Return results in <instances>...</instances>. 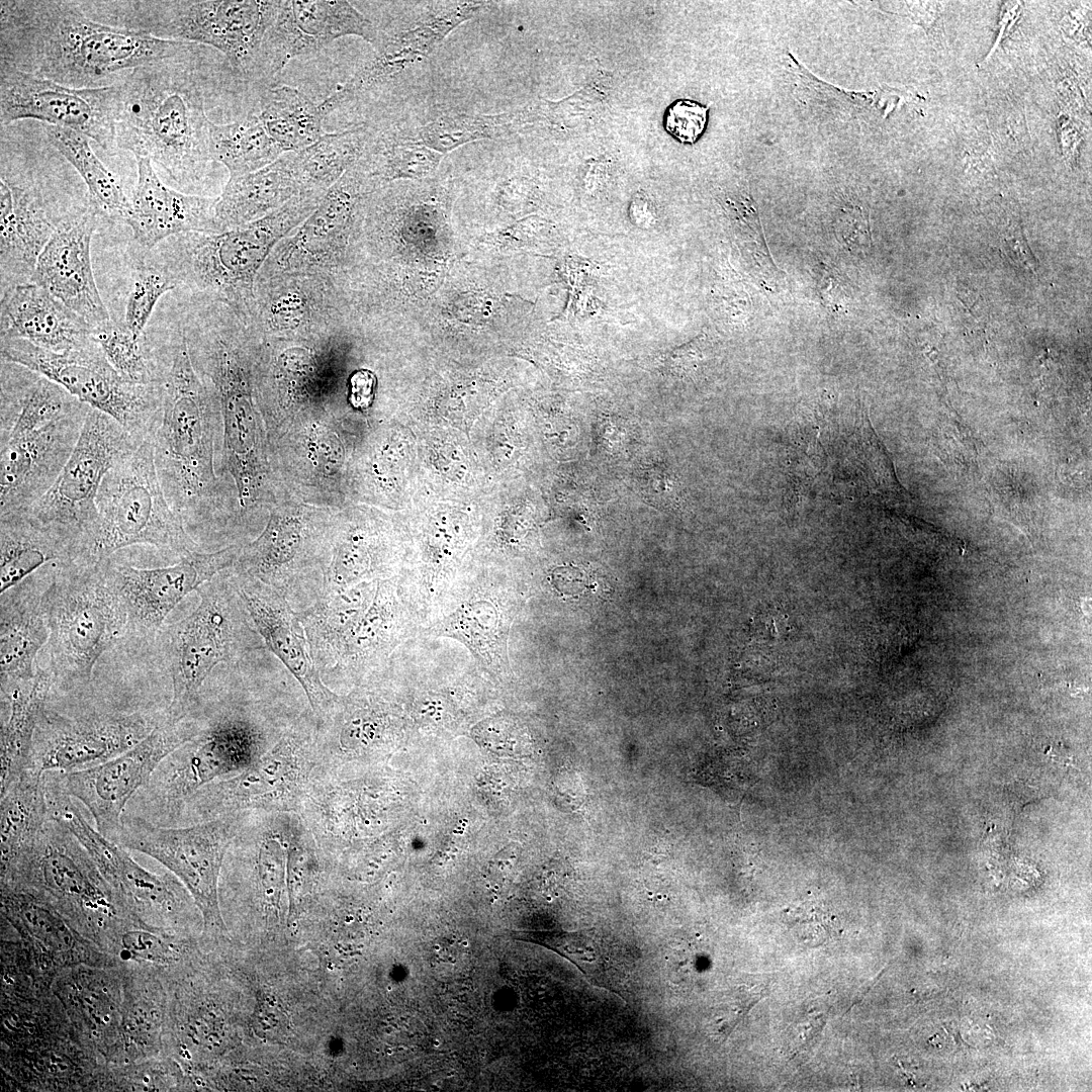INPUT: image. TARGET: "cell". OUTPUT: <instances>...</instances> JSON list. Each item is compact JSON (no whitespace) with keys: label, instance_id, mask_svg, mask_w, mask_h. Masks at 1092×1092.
<instances>
[{"label":"cell","instance_id":"52a82bcc","mask_svg":"<svg viewBox=\"0 0 1092 1092\" xmlns=\"http://www.w3.org/2000/svg\"><path fill=\"white\" fill-rule=\"evenodd\" d=\"M197 593V608L163 632L172 680L165 718L171 723L191 716L201 686L217 664L237 663L266 648L231 577L212 578Z\"/></svg>","mask_w":1092,"mask_h":1092},{"label":"cell","instance_id":"db71d44e","mask_svg":"<svg viewBox=\"0 0 1092 1092\" xmlns=\"http://www.w3.org/2000/svg\"><path fill=\"white\" fill-rule=\"evenodd\" d=\"M763 986L740 985L722 1002L715 1024L719 1034L727 1037L747 1012L763 997Z\"/></svg>","mask_w":1092,"mask_h":1092},{"label":"cell","instance_id":"11a10c76","mask_svg":"<svg viewBox=\"0 0 1092 1092\" xmlns=\"http://www.w3.org/2000/svg\"><path fill=\"white\" fill-rule=\"evenodd\" d=\"M796 933L805 942L821 943L833 935L836 924L828 913L813 906H801L787 915Z\"/></svg>","mask_w":1092,"mask_h":1092},{"label":"cell","instance_id":"ab89813d","mask_svg":"<svg viewBox=\"0 0 1092 1092\" xmlns=\"http://www.w3.org/2000/svg\"><path fill=\"white\" fill-rule=\"evenodd\" d=\"M52 687L49 670L36 666L31 680L1 689L9 707L1 723V791L31 766L36 727Z\"/></svg>","mask_w":1092,"mask_h":1092},{"label":"cell","instance_id":"1f68e13d","mask_svg":"<svg viewBox=\"0 0 1092 1092\" xmlns=\"http://www.w3.org/2000/svg\"><path fill=\"white\" fill-rule=\"evenodd\" d=\"M66 218L51 214L35 185L20 183L1 170L0 294L31 282L39 254Z\"/></svg>","mask_w":1092,"mask_h":1092},{"label":"cell","instance_id":"f546056e","mask_svg":"<svg viewBox=\"0 0 1092 1092\" xmlns=\"http://www.w3.org/2000/svg\"><path fill=\"white\" fill-rule=\"evenodd\" d=\"M331 276L289 272L257 279L251 323L254 331L278 340L306 339L331 330Z\"/></svg>","mask_w":1092,"mask_h":1092},{"label":"cell","instance_id":"9a60e30c","mask_svg":"<svg viewBox=\"0 0 1092 1092\" xmlns=\"http://www.w3.org/2000/svg\"><path fill=\"white\" fill-rule=\"evenodd\" d=\"M202 724L188 717L171 723L165 716L138 744L100 764L57 772L62 789L91 813L96 829L117 843L128 801L151 780L161 762L194 738Z\"/></svg>","mask_w":1092,"mask_h":1092},{"label":"cell","instance_id":"681fc988","mask_svg":"<svg viewBox=\"0 0 1092 1092\" xmlns=\"http://www.w3.org/2000/svg\"><path fill=\"white\" fill-rule=\"evenodd\" d=\"M325 857L300 816L292 813L286 847V885L290 915L296 916L313 887Z\"/></svg>","mask_w":1092,"mask_h":1092},{"label":"cell","instance_id":"83f0119b","mask_svg":"<svg viewBox=\"0 0 1092 1092\" xmlns=\"http://www.w3.org/2000/svg\"><path fill=\"white\" fill-rule=\"evenodd\" d=\"M44 786L51 819L79 840L103 878L130 909L172 908L174 898L167 884L138 864L123 846L94 829L62 789L55 774L46 777Z\"/></svg>","mask_w":1092,"mask_h":1092},{"label":"cell","instance_id":"f6af8a7d","mask_svg":"<svg viewBox=\"0 0 1092 1092\" xmlns=\"http://www.w3.org/2000/svg\"><path fill=\"white\" fill-rule=\"evenodd\" d=\"M46 131L51 145L76 169L85 182L89 202L100 214L124 221L130 200L113 173L93 152L88 138L73 129L55 125H48Z\"/></svg>","mask_w":1092,"mask_h":1092},{"label":"cell","instance_id":"f1b7e54d","mask_svg":"<svg viewBox=\"0 0 1092 1092\" xmlns=\"http://www.w3.org/2000/svg\"><path fill=\"white\" fill-rule=\"evenodd\" d=\"M421 623L402 599L398 575L379 580L373 600L346 638L331 674L359 685L390 663L395 649L419 636ZM328 676V677H329Z\"/></svg>","mask_w":1092,"mask_h":1092},{"label":"cell","instance_id":"816d5d0a","mask_svg":"<svg viewBox=\"0 0 1092 1092\" xmlns=\"http://www.w3.org/2000/svg\"><path fill=\"white\" fill-rule=\"evenodd\" d=\"M708 107L691 100H677L666 112V129L681 143L693 144L707 122Z\"/></svg>","mask_w":1092,"mask_h":1092},{"label":"cell","instance_id":"30bf717a","mask_svg":"<svg viewBox=\"0 0 1092 1092\" xmlns=\"http://www.w3.org/2000/svg\"><path fill=\"white\" fill-rule=\"evenodd\" d=\"M0 353L1 360L48 377L83 403L111 417L135 439H153L162 416L164 384H138L124 379L98 344L56 353L22 339L0 338Z\"/></svg>","mask_w":1092,"mask_h":1092},{"label":"cell","instance_id":"e575fe53","mask_svg":"<svg viewBox=\"0 0 1092 1092\" xmlns=\"http://www.w3.org/2000/svg\"><path fill=\"white\" fill-rule=\"evenodd\" d=\"M329 557L318 596L398 575L391 538L374 524L344 523L331 531Z\"/></svg>","mask_w":1092,"mask_h":1092},{"label":"cell","instance_id":"be15d7a7","mask_svg":"<svg viewBox=\"0 0 1092 1092\" xmlns=\"http://www.w3.org/2000/svg\"><path fill=\"white\" fill-rule=\"evenodd\" d=\"M434 1044H435L436 1046H438V1045L440 1044V1041H439V1040H435Z\"/></svg>","mask_w":1092,"mask_h":1092},{"label":"cell","instance_id":"7dc6e473","mask_svg":"<svg viewBox=\"0 0 1092 1092\" xmlns=\"http://www.w3.org/2000/svg\"><path fill=\"white\" fill-rule=\"evenodd\" d=\"M94 340L109 364L124 379L138 384H163L171 366L150 351L144 339L124 326L114 324L94 329Z\"/></svg>","mask_w":1092,"mask_h":1092},{"label":"cell","instance_id":"ee69618b","mask_svg":"<svg viewBox=\"0 0 1092 1092\" xmlns=\"http://www.w3.org/2000/svg\"><path fill=\"white\" fill-rule=\"evenodd\" d=\"M208 143L212 161L222 164L230 178L258 171L284 154L252 110L229 123L210 120Z\"/></svg>","mask_w":1092,"mask_h":1092},{"label":"cell","instance_id":"3957f363","mask_svg":"<svg viewBox=\"0 0 1092 1092\" xmlns=\"http://www.w3.org/2000/svg\"><path fill=\"white\" fill-rule=\"evenodd\" d=\"M322 199L317 194L299 193L279 210L244 228L169 238L153 249L154 261L179 284L226 305L249 326L257 276L276 245L298 228Z\"/></svg>","mask_w":1092,"mask_h":1092},{"label":"cell","instance_id":"bcb514c9","mask_svg":"<svg viewBox=\"0 0 1092 1092\" xmlns=\"http://www.w3.org/2000/svg\"><path fill=\"white\" fill-rule=\"evenodd\" d=\"M515 115L509 113L449 112L438 115L412 129L401 125H392L388 128L403 140L445 155L470 142L502 136L515 124Z\"/></svg>","mask_w":1092,"mask_h":1092},{"label":"cell","instance_id":"7c38bea8","mask_svg":"<svg viewBox=\"0 0 1092 1092\" xmlns=\"http://www.w3.org/2000/svg\"><path fill=\"white\" fill-rule=\"evenodd\" d=\"M276 740L240 712L222 714L161 762L145 797L160 815L175 818L201 788L246 769Z\"/></svg>","mask_w":1092,"mask_h":1092},{"label":"cell","instance_id":"8d00e7d4","mask_svg":"<svg viewBox=\"0 0 1092 1092\" xmlns=\"http://www.w3.org/2000/svg\"><path fill=\"white\" fill-rule=\"evenodd\" d=\"M0 517L1 594L47 563L77 562V546L62 532L39 524L23 512Z\"/></svg>","mask_w":1092,"mask_h":1092},{"label":"cell","instance_id":"6f0895ef","mask_svg":"<svg viewBox=\"0 0 1092 1092\" xmlns=\"http://www.w3.org/2000/svg\"><path fill=\"white\" fill-rule=\"evenodd\" d=\"M123 945L133 954L159 961L162 957V944L158 937L144 931H131L124 935Z\"/></svg>","mask_w":1092,"mask_h":1092},{"label":"cell","instance_id":"d590c367","mask_svg":"<svg viewBox=\"0 0 1092 1092\" xmlns=\"http://www.w3.org/2000/svg\"><path fill=\"white\" fill-rule=\"evenodd\" d=\"M301 193L288 153L249 174L229 178L216 203L219 233L244 228L279 210Z\"/></svg>","mask_w":1092,"mask_h":1092},{"label":"cell","instance_id":"8992f818","mask_svg":"<svg viewBox=\"0 0 1092 1092\" xmlns=\"http://www.w3.org/2000/svg\"><path fill=\"white\" fill-rule=\"evenodd\" d=\"M163 384L154 458L166 498L180 515L205 506L216 492L213 398L192 364L181 327Z\"/></svg>","mask_w":1092,"mask_h":1092},{"label":"cell","instance_id":"7402d4cb","mask_svg":"<svg viewBox=\"0 0 1092 1092\" xmlns=\"http://www.w3.org/2000/svg\"><path fill=\"white\" fill-rule=\"evenodd\" d=\"M378 33L348 1L279 0L262 41L255 83L273 85L292 59L316 53L340 37L356 35L373 46Z\"/></svg>","mask_w":1092,"mask_h":1092},{"label":"cell","instance_id":"6da1fadb","mask_svg":"<svg viewBox=\"0 0 1092 1092\" xmlns=\"http://www.w3.org/2000/svg\"><path fill=\"white\" fill-rule=\"evenodd\" d=\"M191 44L97 21L78 1L0 2V63L71 88L117 85Z\"/></svg>","mask_w":1092,"mask_h":1092},{"label":"cell","instance_id":"f907efd6","mask_svg":"<svg viewBox=\"0 0 1092 1092\" xmlns=\"http://www.w3.org/2000/svg\"><path fill=\"white\" fill-rule=\"evenodd\" d=\"M178 285L168 271L155 261L142 262L127 294L123 326L138 339H144L145 327L159 299Z\"/></svg>","mask_w":1092,"mask_h":1092},{"label":"cell","instance_id":"f5cc1de1","mask_svg":"<svg viewBox=\"0 0 1092 1092\" xmlns=\"http://www.w3.org/2000/svg\"><path fill=\"white\" fill-rule=\"evenodd\" d=\"M546 581L551 594L563 602L579 601L597 585L592 570L572 564L555 567Z\"/></svg>","mask_w":1092,"mask_h":1092},{"label":"cell","instance_id":"836d02e7","mask_svg":"<svg viewBox=\"0 0 1092 1092\" xmlns=\"http://www.w3.org/2000/svg\"><path fill=\"white\" fill-rule=\"evenodd\" d=\"M42 594L32 574L1 594V689L35 676L36 654L49 640Z\"/></svg>","mask_w":1092,"mask_h":1092},{"label":"cell","instance_id":"ffe728a7","mask_svg":"<svg viewBox=\"0 0 1092 1092\" xmlns=\"http://www.w3.org/2000/svg\"><path fill=\"white\" fill-rule=\"evenodd\" d=\"M157 723L139 712L94 711L64 717L44 709L34 735L30 768L68 772L100 764L133 747Z\"/></svg>","mask_w":1092,"mask_h":1092},{"label":"cell","instance_id":"e0dca14e","mask_svg":"<svg viewBox=\"0 0 1092 1092\" xmlns=\"http://www.w3.org/2000/svg\"><path fill=\"white\" fill-rule=\"evenodd\" d=\"M92 407L67 415L16 421L1 430L0 516L22 512L56 482Z\"/></svg>","mask_w":1092,"mask_h":1092},{"label":"cell","instance_id":"60d3db41","mask_svg":"<svg viewBox=\"0 0 1092 1092\" xmlns=\"http://www.w3.org/2000/svg\"><path fill=\"white\" fill-rule=\"evenodd\" d=\"M251 110L284 153L306 148L326 133L320 103L292 86L259 87Z\"/></svg>","mask_w":1092,"mask_h":1092},{"label":"cell","instance_id":"8fae6325","mask_svg":"<svg viewBox=\"0 0 1092 1092\" xmlns=\"http://www.w3.org/2000/svg\"><path fill=\"white\" fill-rule=\"evenodd\" d=\"M247 814L234 813L184 827H162L143 817L123 816L117 843L168 869L193 898L206 928L223 931L218 898L220 871Z\"/></svg>","mask_w":1092,"mask_h":1092},{"label":"cell","instance_id":"d6a6232c","mask_svg":"<svg viewBox=\"0 0 1092 1092\" xmlns=\"http://www.w3.org/2000/svg\"><path fill=\"white\" fill-rule=\"evenodd\" d=\"M0 337L25 340L39 348L68 353L95 346L94 329L33 282L0 294Z\"/></svg>","mask_w":1092,"mask_h":1092},{"label":"cell","instance_id":"9f6ffc18","mask_svg":"<svg viewBox=\"0 0 1092 1092\" xmlns=\"http://www.w3.org/2000/svg\"><path fill=\"white\" fill-rule=\"evenodd\" d=\"M837 233L844 244L850 247L867 245V221L857 209H851L842 214L838 222Z\"/></svg>","mask_w":1092,"mask_h":1092},{"label":"cell","instance_id":"4dcf8cb0","mask_svg":"<svg viewBox=\"0 0 1092 1092\" xmlns=\"http://www.w3.org/2000/svg\"><path fill=\"white\" fill-rule=\"evenodd\" d=\"M138 180L124 221L133 239L152 251L169 238L188 233L217 234V197L186 194L168 187L151 160L136 157Z\"/></svg>","mask_w":1092,"mask_h":1092},{"label":"cell","instance_id":"b9f144b4","mask_svg":"<svg viewBox=\"0 0 1092 1092\" xmlns=\"http://www.w3.org/2000/svg\"><path fill=\"white\" fill-rule=\"evenodd\" d=\"M371 128L362 122L341 131L326 132L310 146L287 152L301 193L325 196L361 158Z\"/></svg>","mask_w":1092,"mask_h":1092},{"label":"cell","instance_id":"5b68a950","mask_svg":"<svg viewBox=\"0 0 1092 1092\" xmlns=\"http://www.w3.org/2000/svg\"><path fill=\"white\" fill-rule=\"evenodd\" d=\"M105 560V559H104ZM104 560L56 563L42 605L49 627L53 686L78 690L91 682L99 657L126 634L127 615Z\"/></svg>","mask_w":1092,"mask_h":1092},{"label":"cell","instance_id":"7a4b0ae2","mask_svg":"<svg viewBox=\"0 0 1092 1092\" xmlns=\"http://www.w3.org/2000/svg\"><path fill=\"white\" fill-rule=\"evenodd\" d=\"M200 51L192 43L117 84L116 148L151 160L181 187L200 182L213 163L206 100L217 80L202 70Z\"/></svg>","mask_w":1092,"mask_h":1092},{"label":"cell","instance_id":"ac0fdd59","mask_svg":"<svg viewBox=\"0 0 1092 1092\" xmlns=\"http://www.w3.org/2000/svg\"><path fill=\"white\" fill-rule=\"evenodd\" d=\"M118 86L77 89L0 63V124L32 118L73 129L112 152Z\"/></svg>","mask_w":1092,"mask_h":1092},{"label":"cell","instance_id":"c3c4849f","mask_svg":"<svg viewBox=\"0 0 1092 1092\" xmlns=\"http://www.w3.org/2000/svg\"><path fill=\"white\" fill-rule=\"evenodd\" d=\"M6 911L17 919L34 937L56 951H68L73 946V936L57 908L44 895L31 890L14 887L4 889Z\"/></svg>","mask_w":1092,"mask_h":1092},{"label":"cell","instance_id":"d4e9b609","mask_svg":"<svg viewBox=\"0 0 1092 1092\" xmlns=\"http://www.w3.org/2000/svg\"><path fill=\"white\" fill-rule=\"evenodd\" d=\"M99 215L89 202L68 216L39 254L31 278L93 329L112 322L98 291L90 255Z\"/></svg>","mask_w":1092,"mask_h":1092},{"label":"cell","instance_id":"6125c7cd","mask_svg":"<svg viewBox=\"0 0 1092 1092\" xmlns=\"http://www.w3.org/2000/svg\"><path fill=\"white\" fill-rule=\"evenodd\" d=\"M434 948H435V949H436V950L438 951V950H440V949H441V946H440L439 944H436V945L434 946Z\"/></svg>","mask_w":1092,"mask_h":1092},{"label":"cell","instance_id":"ba28073f","mask_svg":"<svg viewBox=\"0 0 1092 1092\" xmlns=\"http://www.w3.org/2000/svg\"><path fill=\"white\" fill-rule=\"evenodd\" d=\"M96 506L97 523L83 563L108 559L115 551L136 544L152 545L180 558L197 547L166 498L151 439L110 468L98 490Z\"/></svg>","mask_w":1092,"mask_h":1092},{"label":"cell","instance_id":"603a6c76","mask_svg":"<svg viewBox=\"0 0 1092 1092\" xmlns=\"http://www.w3.org/2000/svg\"><path fill=\"white\" fill-rule=\"evenodd\" d=\"M485 1L436 2L414 21L390 31L379 30L374 55L327 97L332 108L344 107L429 57L457 26L491 6Z\"/></svg>","mask_w":1092,"mask_h":1092},{"label":"cell","instance_id":"277c9868","mask_svg":"<svg viewBox=\"0 0 1092 1092\" xmlns=\"http://www.w3.org/2000/svg\"><path fill=\"white\" fill-rule=\"evenodd\" d=\"M279 0L85 1L93 19L158 38L211 47L255 85L264 35Z\"/></svg>","mask_w":1092,"mask_h":1092},{"label":"cell","instance_id":"7bdbcfd3","mask_svg":"<svg viewBox=\"0 0 1092 1092\" xmlns=\"http://www.w3.org/2000/svg\"><path fill=\"white\" fill-rule=\"evenodd\" d=\"M50 819L44 772L29 768L1 791V862L28 849Z\"/></svg>","mask_w":1092,"mask_h":1092},{"label":"cell","instance_id":"9c48e42d","mask_svg":"<svg viewBox=\"0 0 1092 1092\" xmlns=\"http://www.w3.org/2000/svg\"><path fill=\"white\" fill-rule=\"evenodd\" d=\"M317 764V720L309 709L255 762L201 788L182 812H190L194 823L240 812L297 813Z\"/></svg>","mask_w":1092,"mask_h":1092},{"label":"cell","instance_id":"74e56055","mask_svg":"<svg viewBox=\"0 0 1092 1092\" xmlns=\"http://www.w3.org/2000/svg\"><path fill=\"white\" fill-rule=\"evenodd\" d=\"M378 581L321 595L298 612L310 655L324 681L335 668L346 638L370 606Z\"/></svg>","mask_w":1092,"mask_h":1092},{"label":"cell","instance_id":"f35d334b","mask_svg":"<svg viewBox=\"0 0 1092 1092\" xmlns=\"http://www.w3.org/2000/svg\"><path fill=\"white\" fill-rule=\"evenodd\" d=\"M209 379L224 419V448L226 464L240 491L241 503L250 494L252 461L255 451V430L251 394L246 366L229 361L218 365Z\"/></svg>","mask_w":1092,"mask_h":1092},{"label":"cell","instance_id":"cb8c5ba5","mask_svg":"<svg viewBox=\"0 0 1092 1092\" xmlns=\"http://www.w3.org/2000/svg\"><path fill=\"white\" fill-rule=\"evenodd\" d=\"M330 533L299 510L278 511L261 536L240 549L235 573L254 577L289 598L315 566L324 571Z\"/></svg>","mask_w":1092,"mask_h":1092},{"label":"cell","instance_id":"680465c9","mask_svg":"<svg viewBox=\"0 0 1092 1092\" xmlns=\"http://www.w3.org/2000/svg\"><path fill=\"white\" fill-rule=\"evenodd\" d=\"M375 376L369 370H358L350 378V398L356 407L369 405L374 392Z\"/></svg>","mask_w":1092,"mask_h":1092},{"label":"cell","instance_id":"4fadbf2b","mask_svg":"<svg viewBox=\"0 0 1092 1092\" xmlns=\"http://www.w3.org/2000/svg\"><path fill=\"white\" fill-rule=\"evenodd\" d=\"M142 442L111 417L91 408L56 482L22 512L70 537L83 561L97 523L96 497L102 480L117 460Z\"/></svg>","mask_w":1092,"mask_h":1092},{"label":"cell","instance_id":"5bb4252c","mask_svg":"<svg viewBox=\"0 0 1092 1092\" xmlns=\"http://www.w3.org/2000/svg\"><path fill=\"white\" fill-rule=\"evenodd\" d=\"M519 607L511 581L490 572L459 576L419 636L446 637L464 645L475 667L496 687L512 676L510 627Z\"/></svg>","mask_w":1092,"mask_h":1092},{"label":"cell","instance_id":"d6986e66","mask_svg":"<svg viewBox=\"0 0 1092 1092\" xmlns=\"http://www.w3.org/2000/svg\"><path fill=\"white\" fill-rule=\"evenodd\" d=\"M391 673L389 663L349 694L339 696L331 712L317 721L316 768L342 766L386 749L402 736L405 716Z\"/></svg>","mask_w":1092,"mask_h":1092},{"label":"cell","instance_id":"2e32d148","mask_svg":"<svg viewBox=\"0 0 1092 1092\" xmlns=\"http://www.w3.org/2000/svg\"><path fill=\"white\" fill-rule=\"evenodd\" d=\"M5 880L37 884L60 905L97 918L129 909L103 878L79 840L50 819L35 842L2 866Z\"/></svg>","mask_w":1092,"mask_h":1092},{"label":"cell","instance_id":"94428289","mask_svg":"<svg viewBox=\"0 0 1092 1092\" xmlns=\"http://www.w3.org/2000/svg\"><path fill=\"white\" fill-rule=\"evenodd\" d=\"M461 944H462L463 946H465V947H466V946H468V945H469V942H468V940H467V939H463V940L461 941Z\"/></svg>","mask_w":1092,"mask_h":1092},{"label":"cell","instance_id":"4316f807","mask_svg":"<svg viewBox=\"0 0 1092 1092\" xmlns=\"http://www.w3.org/2000/svg\"><path fill=\"white\" fill-rule=\"evenodd\" d=\"M367 180L370 179L356 165L350 168L295 233L276 245L257 279L289 272L331 276L338 249L353 223L361 186Z\"/></svg>","mask_w":1092,"mask_h":1092},{"label":"cell","instance_id":"484cf974","mask_svg":"<svg viewBox=\"0 0 1092 1092\" xmlns=\"http://www.w3.org/2000/svg\"><path fill=\"white\" fill-rule=\"evenodd\" d=\"M231 578L265 647L299 682L311 712L317 721L323 720L339 696L315 666L298 613L276 588L248 575L235 573Z\"/></svg>","mask_w":1092,"mask_h":1092},{"label":"cell","instance_id":"91938a15","mask_svg":"<svg viewBox=\"0 0 1092 1092\" xmlns=\"http://www.w3.org/2000/svg\"><path fill=\"white\" fill-rule=\"evenodd\" d=\"M824 1023L825 1019L821 1015H812L800 1023L794 1035L793 1049L796 1052H802L811 1045L819 1037Z\"/></svg>","mask_w":1092,"mask_h":1092},{"label":"cell","instance_id":"44dd1931","mask_svg":"<svg viewBox=\"0 0 1092 1092\" xmlns=\"http://www.w3.org/2000/svg\"><path fill=\"white\" fill-rule=\"evenodd\" d=\"M240 547L192 551L170 566L136 568L105 559L106 575L127 615L126 634L146 637L159 631L170 612L191 592L233 566Z\"/></svg>","mask_w":1092,"mask_h":1092}]
</instances>
